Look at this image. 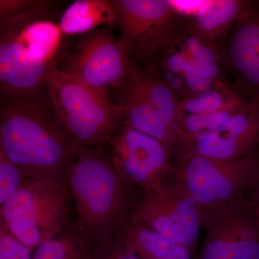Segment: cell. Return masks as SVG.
Instances as JSON below:
<instances>
[{
	"label": "cell",
	"mask_w": 259,
	"mask_h": 259,
	"mask_svg": "<svg viewBox=\"0 0 259 259\" xmlns=\"http://www.w3.org/2000/svg\"><path fill=\"white\" fill-rule=\"evenodd\" d=\"M182 154L231 161L259 151V102L228 82L179 101Z\"/></svg>",
	"instance_id": "obj_1"
},
{
	"label": "cell",
	"mask_w": 259,
	"mask_h": 259,
	"mask_svg": "<svg viewBox=\"0 0 259 259\" xmlns=\"http://www.w3.org/2000/svg\"><path fill=\"white\" fill-rule=\"evenodd\" d=\"M79 148L61 125L45 85L1 97L0 151L30 178L66 182Z\"/></svg>",
	"instance_id": "obj_2"
},
{
	"label": "cell",
	"mask_w": 259,
	"mask_h": 259,
	"mask_svg": "<svg viewBox=\"0 0 259 259\" xmlns=\"http://www.w3.org/2000/svg\"><path fill=\"white\" fill-rule=\"evenodd\" d=\"M66 183L75 224L89 248L93 253L106 248L128 221L139 191L116 169L106 146L80 147Z\"/></svg>",
	"instance_id": "obj_3"
},
{
	"label": "cell",
	"mask_w": 259,
	"mask_h": 259,
	"mask_svg": "<svg viewBox=\"0 0 259 259\" xmlns=\"http://www.w3.org/2000/svg\"><path fill=\"white\" fill-rule=\"evenodd\" d=\"M52 4L0 23L1 97L44 88L71 47Z\"/></svg>",
	"instance_id": "obj_4"
},
{
	"label": "cell",
	"mask_w": 259,
	"mask_h": 259,
	"mask_svg": "<svg viewBox=\"0 0 259 259\" xmlns=\"http://www.w3.org/2000/svg\"><path fill=\"white\" fill-rule=\"evenodd\" d=\"M141 69L164 83L179 101L231 82L215 45L199 36L187 15L165 46Z\"/></svg>",
	"instance_id": "obj_5"
},
{
	"label": "cell",
	"mask_w": 259,
	"mask_h": 259,
	"mask_svg": "<svg viewBox=\"0 0 259 259\" xmlns=\"http://www.w3.org/2000/svg\"><path fill=\"white\" fill-rule=\"evenodd\" d=\"M61 125L79 147L106 146L123 123L110 95L55 70L45 83Z\"/></svg>",
	"instance_id": "obj_6"
},
{
	"label": "cell",
	"mask_w": 259,
	"mask_h": 259,
	"mask_svg": "<svg viewBox=\"0 0 259 259\" xmlns=\"http://www.w3.org/2000/svg\"><path fill=\"white\" fill-rule=\"evenodd\" d=\"M0 207V222L32 250L74 222L72 198L66 182L29 177Z\"/></svg>",
	"instance_id": "obj_7"
},
{
	"label": "cell",
	"mask_w": 259,
	"mask_h": 259,
	"mask_svg": "<svg viewBox=\"0 0 259 259\" xmlns=\"http://www.w3.org/2000/svg\"><path fill=\"white\" fill-rule=\"evenodd\" d=\"M258 171L259 151L231 161L182 154L175 158L171 177L201 208L208 210L245 198Z\"/></svg>",
	"instance_id": "obj_8"
},
{
	"label": "cell",
	"mask_w": 259,
	"mask_h": 259,
	"mask_svg": "<svg viewBox=\"0 0 259 259\" xmlns=\"http://www.w3.org/2000/svg\"><path fill=\"white\" fill-rule=\"evenodd\" d=\"M203 215V209L171 176L140 192L128 221L195 252Z\"/></svg>",
	"instance_id": "obj_9"
},
{
	"label": "cell",
	"mask_w": 259,
	"mask_h": 259,
	"mask_svg": "<svg viewBox=\"0 0 259 259\" xmlns=\"http://www.w3.org/2000/svg\"><path fill=\"white\" fill-rule=\"evenodd\" d=\"M135 66L112 28H101L71 46L57 70L88 86L110 95L122 88Z\"/></svg>",
	"instance_id": "obj_10"
},
{
	"label": "cell",
	"mask_w": 259,
	"mask_h": 259,
	"mask_svg": "<svg viewBox=\"0 0 259 259\" xmlns=\"http://www.w3.org/2000/svg\"><path fill=\"white\" fill-rule=\"evenodd\" d=\"M119 40L135 67L143 69L169 40L185 15L173 1L114 0Z\"/></svg>",
	"instance_id": "obj_11"
},
{
	"label": "cell",
	"mask_w": 259,
	"mask_h": 259,
	"mask_svg": "<svg viewBox=\"0 0 259 259\" xmlns=\"http://www.w3.org/2000/svg\"><path fill=\"white\" fill-rule=\"evenodd\" d=\"M203 211L204 238L196 259H259V216L248 199Z\"/></svg>",
	"instance_id": "obj_12"
},
{
	"label": "cell",
	"mask_w": 259,
	"mask_h": 259,
	"mask_svg": "<svg viewBox=\"0 0 259 259\" xmlns=\"http://www.w3.org/2000/svg\"><path fill=\"white\" fill-rule=\"evenodd\" d=\"M107 151L116 169L140 192L171 176L175 157L159 140L122 123Z\"/></svg>",
	"instance_id": "obj_13"
},
{
	"label": "cell",
	"mask_w": 259,
	"mask_h": 259,
	"mask_svg": "<svg viewBox=\"0 0 259 259\" xmlns=\"http://www.w3.org/2000/svg\"><path fill=\"white\" fill-rule=\"evenodd\" d=\"M214 45L231 83L259 102V1H251Z\"/></svg>",
	"instance_id": "obj_14"
},
{
	"label": "cell",
	"mask_w": 259,
	"mask_h": 259,
	"mask_svg": "<svg viewBox=\"0 0 259 259\" xmlns=\"http://www.w3.org/2000/svg\"><path fill=\"white\" fill-rule=\"evenodd\" d=\"M116 103L122 110L123 123L156 138L176 158L181 153L178 135L153 105L138 76L136 67L125 84L116 92Z\"/></svg>",
	"instance_id": "obj_15"
},
{
	"label": "cell",
	"mask_w": 259,
	"mask_h": 259,
	"mask_svg": "<svg viewBox=\"0 0 259 259\" xmlns=\"http://www.w3.org/2000/svg\"><path fill=\"white\" fill-rule=\"evenodd\" d=\"M118 13L114 0H76L63 12L59 25L67 37L84 35L101 28H114Z\"/></svg>",
	"instance_id": "obj_16"
},
{
	"label": "cell",
	"mask_w": 259,
	"mask_h": 259,
	"mask_svg": "<svg viewBox=\"0 0 259 259\" xmlns=\"http://www.w3.org/2000/svg\"><path fill=\"white\" fill-rule=\"evenodd\" d=\"M250 3L244 0L204 2L195 13L187 16L199 36L214 44L248 9Z\"/></svg>",
	"instance_id": "obj_17"
},
{
	"label": "cell",
	"mask_w": 259,
	"mask_h": 259,
	"mask_svg": "<svg viewBox=\"0 0 259 259\" xmlns=\"http://www.w3.org/2000/svg\"><path fill=\"white\" fill-rule=\"evenodd\" d=\"M117 235L141 259H194V252L190 248L129 221Z\"/></svg>",
	"instance_id": "obj_18"
},
{
	"label": "cell",
	"mask_w": 259,
	"mask_h": 259,
	"mask_svg": "<svg viewBox=\"0 0 259 259\" xmlns=\"http://www.w3.org/2000/svg\"><path fill=\"white\" fill-rule=\"evenodd\" d=\"M32 259H93L75 223L57 236L39 245Z\"/></svg>",
	"instance_id": "obj_19"
},
{
	"label": "cell",
	"mask_w": 259,
	"mask_h": 259,
	"mask_svg": "<svg viewBox=\"0 0 259 259\" xmlns=\"http://www.w3.org/2000/svg\"><path fill=\"white\" fill-rule=\"evenodd\" d=\"M28 178L20 166L0 151V206L9 201Z\"/></svg>",
	"instance_id": "obj_20"
},
{
	"label": "cell",
	"mask_w": 259,
	"mask_h": 259,
	"mask_svg": "<svg viewBox=\"0 0 259 259\" xmlns=\"http://www.w3.org/2000/svg\"><path fill=\"white\" fill-rule=\"evenodd\" d=\"M32 251L0 223V259H32Z\"/></svg>",
	"instance_id": "obj_21"
},
{
	"label": "cell",
	"mask_w": 259,
	"mask_h": 259,
	"mask_svg": "<svg viewBox=\"0 0 259 259\" xmlns=\"http://www.w3.org/2000/svg\"><path fill=\"white\" fill-rule=\"evenodd\" d=\"M46 0H0V23L47 4Z\"/></svg>",
	"instance_id": "obj_22"
},
{
	"label": "cell",
	"mask_w": 259,
	"mask_h": 259,
	"mask_svg": "<svg viewBox=\"0 0 259 259\" xmlns=\"http://www.w3.org/2000/svg\"><path fill=\"white\" fill-rule=\"evenodd\" d=\"M93 253V252H92ZM93 259H141L117 235L112 243L103 249L93 253Z\"/></svg>",
	"instance_id": "obj_23"
}]
</instances>
